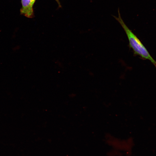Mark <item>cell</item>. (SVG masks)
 <instances>
[{"label": "cell", "instance_id": "cell-3", "mask_svg": "<svg viewBox=\"0 0 156 156\" xmlns=\"http://www.w3.org/2000/svg\"><path fill=\"white\" fill-rule=\"evenodd\" d=\"M58 3V5L60 7H61V5L59 1V0H55Z\"/></svg>", "mask_w": 156, "mask_h": 156}, {"label": "cell", "instance_id": "cell-1", "mask_svg": "<svg viewBox=\"0 0 156 156\" xmlns=\"http://www.w3.org/2000/svg\"><path fill=\"white\" fill-rule=\"evenodd\" d=\"M118 17L113 16L119 22L124 30L127 37L129 46L135 54L139 55L144 59L148 60L156 66V61L153 59L141 41L127 26L122 19L118 9Z\"/></svg>", "mask_w": 156, "mask_h": 156}, {"label": "cell", "instance_id": "cell-2", "mask_svg": "<svg viewBox=\"0 0 156 156\" xmlns=\"http://www.w3.org/2000/svg\"><path fill=\"white\" fill-rule=\"evenodd\" d=\"M36 0H21L22 7L21 10V14L29 18L33 16V6Z\"/></svg>", "mask_w": 156, "mask_h": 156}]
</instances>
